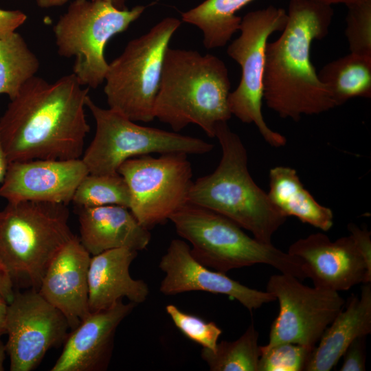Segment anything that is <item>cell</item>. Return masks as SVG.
I'll use <instances>...</instances> for the list:
<instances>
[{
  "instance_id": "1",
  "label": "cell",
  "mask_w": 371,
  "mask_h": 371,
  "mask_svg": "<svg viewBox=\"0 0 371 371\" xmlns=\"http://www.w3.org/2000/svg\"><path fill=\"white\" fill-rule=\"evenodd\" d=\"M89 89L73 73L53 83L36 76L28 80L0 118L9 162L81 158L90 131L85 110Z\"/></svg>"
},
{
  "instance_id": "2",
  "label": "cell",
  "mask_w": 371,
  "mask_h": 371,
  "mask_svg": "<svg viewBox=\"0 0 371 371\" xmlns=\"http://www.w3.org/2000/svg\"><path fill=\"white\" fill-rule=\"evenodd\" d=\"M286 13L281 35L266 46L263 99L280 117L297 122L337 106L311 60V43L328 34L334 10L315 0H290Z\"/></svg>"
},
{
  "instance_id": "3",
  "label": "cell",
  "mask_w": 371,
  "mask_h": 371,
  "mask_svg": "<svg viewBox=\"0 0 371 371\" xmlns=\"http://www.w3.org/2000/svg\"><path fill=\"white\" fill-rule=\"evenodd\" d=\"M231 82L225 63L218 57L194 50L166 51L154 106L155 118L175 131L188 124L215 137L218 123L232 117L228 106Z\"/></svg>"
},
{
  "instance_id": "4",
  "label": "cell",
  "mask_w": 371,
  "mask_h": 371,
  "mask_svg": "<svg viewBox=\"0 0 371 371\" xmlns=\"http://www.w3.org/2000/svg\"><path fill=\"white\" fill-rule=\"evenodd\" d=\"M215 137L221 146V159L212 173L192 182L188 203L216 212L259 241L271 243L287 217L251 177L247 150L226 122L216 125Z\"/></svg>"
},
{
  "instance_id": "5",
  "label": "cell",
  "mask_w": 371,
  "mask_h": 371,
  "mask_svg": "<svg viewBox=\"0 0 371 371\" xmlns=\"http://www.w3.org/2000/svg\"><path fill=\"white\" fill-rule=\"evenodd\" d=\"M61 203L8 202L0 210V264L14 286L38 290L57 252L75 235Z\"/></svg>"
},
{
  "instance_id": "6",
  "label": "cell",
  "mask_w": 371,
  "mask_h": 371,
  "mask_svg": "<svg viewBox=\"0 0 371 371\" xmlns=\"http://www.w3.org/2000/svg\"><path fill=\"white\" fill-rule=\"evenodd\" d=\"M169 220L177 234L191 243L192 256L208 268L225 273L266 264L300 280L308 278L300 258L248 236L236 223L216 212L187 203Z\"/></svg>"
},
{
  "instance_id": "7",
  "label": "cell",
  "mask_w": 371,
  "mask_h": 371,
  "mask_svg": "<svg viewBox=\"0 0 371 371\" xmlns=\"http://www.w3.org/2000/svg\"><path fill=\"white\" fill-rule=\"evenodd\" d=\"M181 23L173 17L162 19L145 34L130 41L109 63L104 92L109 109L133 122L155 119L165 53Z\"/></svg>"
},
{
  "instance_id": "8",
  "label": "cell",
  "mask_w": 371,
  "mask_h": 371,
  "mask_svg": "<svg viewBox=\"0 0 371 371\" xmlns=\"http://www.w3.org/2000/svg\"><path fill=\"white\" fill-rule=\"evenodd\" d=\"M146 7L120 10L104 0H74L54 27L58 53L74 57L73 74L82 86L97 88L105 78L109 63L104 48L115 34L124 32Z\"/></svg>"
},
{
  "instance_id": "9",
  "label": "cell",
  "mask_w": 371,
  "mask_h": 371,
  "mask_svg": "<svg viewBox=\"0 0 371 371\" xmlns=\"http://www.w3.org/2000/svg\"><path fill=\"white\" fill-rule=\"evenodd\" d=\"M86 107L95 122L94 137L81 158L90 174H115L126 160L150 153L202 155L214 146L203 139L140 126L118 112L103 109L89 96Z\"/></svg>"
},
{
  "instance_id": "10",
  "label": "cell",
  "mask_w": 371,
  "mask_h": 371,
  "mask_svg": "<svg viewBox=\"0 0 371 371\" xmlns=\"http://www.w3.org/2000/svg\"><path fill=\"white\" fill-rule=\"evenodd\" d=\"M287 21L284 9L269 5L251 11L241 20L240 34L228 46L227 53L241 68V78L236 89L228 96L232 115L244 123H254L264 139L273 147L286 144V138L271 129L262 113V80L265 50L269 36L282 32Z\"/></svg>"
},
{
  "instance_id": "11",
  "label": "cell",
  "mask_w": 371,
  "mask_h": 371,
  "mask_svg": "<svg viewBox=\"0 0 371 371\" xmlns=\"http://www.w3.org/2000/svg\"><path fill=\"white\" fill-rule=\"evenodd\" d=\"M129 190V210L150 229L166 223L188 203L192 169L188 155L181 153L128 159L118 168Z\"/></svg>"
},
{
  "instance_id": "12",
  "label": "cell",
  "mask_w": 371,
  "mask_h": 371,
  "mask_svg": "<svg viewBox=\"0 0 371 371\" xmlns=\"http://www.w3.org/2000/svg\"><path fill=\"white\" fill-rule=\"evenodd\" d=\"M295 276L280 273L271 276L267 291L278 301L265 347L282 343L314 348L325 329L345 305L338 292L307 286Z\"/></svg>"
},
{
  "instance_id": "13",
  "label": "cell",
  "mask_w": 371,
  "mask_h": 371,
  "mask_svg": "<svg viewBox=\"0 0 371 371\" xmlns=\"http://www.w3.org/2000/svg\"><path fill=\"white\" fill-rule=\"evenodd\" d=\"M65 315L35 289L15 291L5 315V352L11 371H31L69 335Z\"/></svg>"
},
{
  "instance_id": "14",
  "label": "cell",
  "mask_w": 371,
  "mask_h": 371,
  "mask_svg": "<svg viewBox=\"0 0 371 371\" xmlns=\"http://www.w3.org/2000/svg\"><path fill=\"white\" fill-rule=\"evenodd\" d=\"M159 267L165 273L159 291L166 295L188 291L223 294L236 300L250 312L276 300L267 291L249 288L224 273L209 269L192 256L189 245L179 239L170 242Z\"/></svg>"
},
{
  "instance_id": "15",
  "label": "cell",
  "mask_w": 371,
  "mask_h": 371,
  "mask_svg": "<svg viewBox=\"0 0 371 371\" xmlns=\"http://www.w3.org/2000/svg\"><path fill=\"white\" fill-rule=\"evenodd\" d=\"M87 174L81 158L12 161L1 183L0 197L8 202L37 201L67 205Z\"/></svg>"
},
{
  "instance_id": "16",
  "label": "cell",
  "mask_w": 371,
  "mask_h": 371,
  "mask_svg": "<svg viewBox=\"0 0 371 371\" xmlns=\"http://www.w3.org/2000/svg\"><path fill=\"white\" fill-rule=\"evenodd\" d=\"M287 252L303 262L315 287L339 292L371 282L365 260L350 235L332 241L323 233L313 234L294 242Z\"/></svg>"
},
{
  "instance_id": "17",
  "label": "cell",
  "mask_w": 371,
  "mask_h": 371,
  "mask_svg": "<svg viewBox=\"0 0 371 371\" xmlns=\"http://www.w3.org/2000/svg\"><path fill=\"white\" fill-rule=\"evenodd\" d=\"M136 304L122 300L90 314L71 330L51 371H104L109 365L117 328Z\"/></svg>"
},
{
  "instance_id": "18",
  "label": "cell",
  "mask_w": 371,
  "mask_h": 371,
  "mask_svg": "<svg viewBox=\"0 0 371 371\" xmlns=\"http://www.w3.org/2000/svg\"><path fill=\"white\" fill-rule=\"evenodd\" d=\"M91 258L75 235L51 260L38 290L65 315L71 330L90 314L88 271Z\"/></svg>"
},
{
  "instance_id": "19",
  "label": "cell",
  "mask_w": 371,
  "mask_h": 371,
  "mask_svg": "<svg viewBox=\"0 0 371 371\" xmlns=\"http://www.w3.org/2000/svg\"><path fill=\"white\" fill-rule=\"evenodd\" d=\"M80 241L91 256L126 247L146 249L151 234L130 210L117 205L78 207Z\"/></svg>"
},
{
  "instance_id": "20",
  "label": "cell",
  "mask_w": 371,
  "mask_h": 371,
  "mask_svg": "<svg viewBox=\"0 0 371 371\" xmlns=\"http://www.w3.org/2000/svg\"><path fill=\"white\" fill-rule=\"evenodd\" d=\"M137 255V251L122 247L91 256L88 271L90 313L106 309L123 297L136 304L146 301L148 284L129 273Z\"/></svg>"
},
{
  "instance_id": "21",
  "label": "cell",
  "mask_w": 371,
  "mask_h": 371,
  "mask_svg": "<svg viewBox=\"0 0 371 371\" xmlns=\"http://www.w3.org/2000/svg\"><path fill=\"white\" fill-rule=\"evenodd\" d=\"M371 333V284L363 283L359 296L352 295L345 308L328 326L315 346L306 371H330L356 338Z\"/></svg>"
},
{
  "instance_id": "22",
  "label": "cell",
  "mask_w": 371,
  "mask_h": 371,
  "mask_svg": "<svg viewBox=\"0 0 371 371\" xmlns=\"http://www.w3.org/2000/svg\"><path fill=\"white\" fill-rule=\"evenodd\" d=\"M268 196L286 217L293 216L322 231L333 225L332 210L319 204L304 188L295 169L276 166L269 171Z\"/></svg>"
},
{
  "instance_id": "23",
  "label": "cell",
  "mask_w": 371,
  "mask_h": 371,
  "mask_svg": "<svg viewBox=\"0 0 371 371\" xmlns=\"http://www.w3.org/2000/svg\"><path fill=\"white\" fill-rule=\"evenodd\" d=\"M254 0H205L181 14L182 21L199 27L207 49L222 47L239 31L236 12Z\"/></svg>"
},
{
  "instance_id": "24",
  "label": "cell",
  "mask_w": 371,
  "mask_h": 371,
  "mask_svg": "<svg viewBox=\"0 0 371 371\" xmlns=\"http://www.w3.org/2000/svg\"><path fill=\"white\" fill-rule=\"evenodd\" d=\"M317 75L337 106L353 98H371V58L350 52L325 65Z\"/></svg>"
},
{
  "instance_id": "25",
  "label": "cell",
  "mask_w": 371,
  "mask_h": 371,
  "mask_svg": "<svg viewBox=\"0 0 371 371\" xmlns=\"http://www.w3.org/2000/svg\"><path fill=\"white\" fill-rule=\"evenodd\" d=\"M39 60L21 34L0 36V94L13 99L23 85L36 76Z\"/></svg>"
},
{
  "instance_id": "26",
  "label": "cell",
  "mask_w": 371,
  "mask_h": 371,
  "mask_svg": "<svg viewBox=\"0 0 371 371\" xmlns=\"http://www.w3.org/2000/svg\"><path fill=\"white\" fill-rule=\"evenodd\" d=\"M258 332L251 324L236 340L221 341L214 350L203 348L201 357L211 371H258Z\"/></svg>"
},
{
  "instance_id": "27",
  "label": "cell",
  "mask_w": 371,
  "mask_h": 371,
  "mask_svg": "<svg viewBox=\"0 0 371 371\" xmlns=\"http://www.w3.org/2000/svg\"><path fill=\"white\" fill-rule=\"evenodd\" d=\"M71 202L77 207L117 205L129 209L130 193L124 178L115 174H87L78 186Z\"/></svg>"
},
{
  "instance_id": "28",
  "label": "cell",
  "mask_w": 371,
  "mask_h": 371,
  "mask_svg": "<svg viewBox=\"0 0 371 371\" xmlns=\"http://www.w3.org/2000/svg\"><path fill=\"white\" fill-rule=\"evenodd\" d=\"M314 348L293 343L260 346L258 371L304 370Z\"/></svg>"
},
{
  "instance_id": "29",
  "label": "cell",
  "mask_w": 371,
  "mask_h": 371,
  "mask_svg": "<svg viewBox=\"0 0 371 371\" xmlns=\"http://www.w3.org/2000/svg\"><path fill=\"white\" fill-rule=\"evenodd\" d=\"M346 22L350 52L371 58V0L348 7Z\"/></svg>"
},
{
  "instance_id": "30",
  "label": "cell",
  "mask_w": 371,
  "mask_h": 371,
  "mask_svg": "<svg viewBox=\"0 0 371 371\" xmlns=\"http://www.w3.org/2000/svg\"><path fill=\"white\" fill-rule=\"evenodd\" d=\"M166 311L176 327L188 338L203 348L214 350L222 330L214 322L183 312L174 304L166 306Z\"/></svg>"
},
{
  "instance_id": "31",
  "label": "cell",
  "mask_w": 371,
  "mask_h": 371,
  "mask_svg": "<svg viewBox=\"0 0 371 371\" xmlns=\"http://www.w3.org/2000/svg\"><path fill=\"white\" fill-rule=\"evenodd\" d=\"M366 338L361 336L354 339L343 354V363L341 371L366 370Z\"/></svg>"
},
{
  "instance_id": "32",
  "label": "cell",
  "mask_w": 371,
  "mask_h": 371,
  "mask_svg": "<svg viewBox=\"0 0 371 371\" xmlns=\"http://www.w3.org/2000/svg\"><path fill=\"white\" fill-rule=\"evenodd\" d=\"M350 236L359 253L363 258L368 270V273L371 276V239L370 232L367 229L361 228L354 223L348 225Z\"/></svg>"
},
{
  "instance_id": "33",
  "label": "cell",
  "mask_w": 371,
  "mask_h": 371,
  "mask_svg": "<svg viewBox=\"0 0 371 371\" xmlns=\"http://www.w3.org/2000/svg\"><path fill=\"white\" fill-rule=\"evenodd\" d=\"M26 19V14L20 10L0 8V36L15 32Z\"/></svg>"
},
{
  "instance_id": "34",
  "label": "cell",
  "mask_w": 371,
  "mask_h": 371,
  "mask_svg": "<svg viewBox=\"0 0 371 371\" xmlns=\"http://www.w3.org/2000/svg\"><path fill=\"white\" fill-rule=\"evenodd\" d=\"M14 285L4 267L0 264V295L9 303L14 295Z\"/></svg>"
},
{
  "instance_id": "35",
  "label": "cell",
  "mask_w": 371,
  "mask_h": 371,
  "mask_svg": "<svg viewBox=\"0 0 371 371\" xmlns=\"http://www.w3.org/2000/svg\"><path fill=\"white\" fill-rule=\"evenodd\" d=\"M9 163L0 137V184L5 178Z\"/></svg>"
},
{
  "instance_id": "36",
  "label": "cell",
  "mask_w": 371,
  "mask_h": 371,
  "mask_svg": "<svg viewBox=\"0 0 371 371\" xmlns=\"http://www.w3.org/2000/svg\"><path fill=\"white\" fill-rule=\"evenodd\" d=\"M8 302L0 295V337L5 334V315Z\"/></svg>"
},
{
  "instance_id": "37",
  "label": "cell",
  "mask_w": 371,
  "mask_h": 371,
  "mask_svg": "<svg viewBox=\"0 0 371 371\" xmlns=\"http://www.w3.org/2000/svg\"><path fill=\"white\" fill-rule=\"evenodd\" d=\"M324 4L332 5L333 4L342 3L347 7L362 3L368 0H315Z\"/></svg>"
},
{
  "instance_id": "38",
  "label": "cell",
  "mask_w": 371,
  "mask_h": 371,
  "mask_svg": "<svg viewBox=\"0 0 371 371\" xmlns=\"http://www.w3.org/2000/svg\"><path fill=\"white\" fill-rule=\"evenodd\" d=\"M68 1L69 0H36V2L39 7L49 8L63 5Z\"/></svg>"
},
{
  "instance_id": "39",
  "label": "cell",
  "mask_w": 371,
  "mask_h": 371,
  "mask_svg": "<svg viewBox=\"0 0 371 371\" xmlns=\"http://www.w3.org/2000/svg\"><path fill=\"white\" fill-rule=\"evenodd\" d=\"M106 1H108L111 3L112 5H113L115 8L123 10L126 9V6L125 5V2L126 0H104Z\"/></svg>"
},
{
  "instance_id": "40",
  "label": "cell",
  "mask_w": 371,
  "mask_h": 371,
  "mask_svg": "<svg viewBox=\"0 0 371 371\" xmlns=\"http://www.w3.org/2000/svg\"><path fill=\"white\" fill-rule=\"evenodd\" d=\"M5 346L0 341V371L4 370L3 361L5 359Z\"/></svg>"
}]
</instances>
